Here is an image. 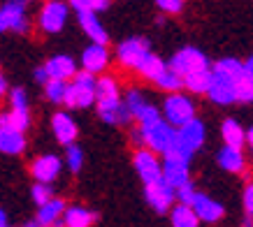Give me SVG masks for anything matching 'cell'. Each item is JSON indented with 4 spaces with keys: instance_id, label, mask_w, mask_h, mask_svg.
Listing matches in <instances>:
<instances>
[{
    "instance_id": "cell-1",
    "label": "cell",
    "mask_w": 253,
    "mask_h": 227,
    "mask_svg": "<svg viewBox=\"0 0 253 227\" xmlns=\"http://www.w3.org/2000/svg\"><path fill=\"white\" fill-rule=\"evenodd\" d=\"M0 31L26 35L31 31L28 19V0H5L0 7Z\"/></svg>"
},
{
    "instance_id": "cell-2",
    "label": "cell",
    "mask_w": 253,
    "mask_h": 227,
    "mask_svg": "<svg viewBox=\"0 0 253 227\" xmlns=\"http://www.w3.org/2000/svg\"><path fill=\"white\" fill-rule=\"evenodd\" d=\"M163 116L174 128H181V125L195 118V102L191 100V95H186L181 91L168 93V98L163 102Z\"/></svg>"
},
{
    "instance_id": "cell-3",
    "label": "cell",
    "mask_w": 253,
    "mask_h": 227,
    "mask_svg": "<svg viewBox=\"0 0 253 227\" xmlns=\"http://www.w3.org/2000/svg\"><path fill=\"white\" fill-rule=\"evenodd\" d=\"M70 14V2L65 0H46L44 5L40 7L38 14V28L46 35H56L65 28Z\"/></svg>"
},
{
    "instance_id": "cell-4",
    "label": "cell",
    "mask_w": 253,
    "mask_h": 227,
    "mask_svg": "<svg viewBox=\"0 0 253 227\" xmlns=\"http://www.w3.org/2000/svg\"><path fill=\"white\" fill-rule=\"evenodd\" d=\"M144 199L158 216H165L176 202V188L165 179H158L154 183H144Z\"/></svg>"
},
{
    "instance_id": "cell-5",
    "label": "cell",
    "mask_w": 253,
    "mask_h": 227,
    "mask_svg": "<svg viewBox=\"0 0 253 227\" xmlns=\"http://www.w3.org/2000/svg\"><path fill=\"white\" fill-rule=\"evenodd\" d=\"M168 65L174 72H179L181 76L193 75V72H200V70H211L214 65L209 63V58L205 53L195 49V46H184L176 53H172V58L168 61Z\"/></svg>"
},
{
    "instance_id": "cell-6",
    "label": "cell",
    "mask_w": 253,
    "mask_h": 227,
    "mask_svg": "<svg viewBox=\"0 0 253 227\" xmlns=\"http://www.w3.org/2000/svg\"><path fill=\"white\" fill-rule=\"evenodd\" d=\"M98 107V116L102 123L107 125H128L130 121H135V116L130 114V109L126 107L121 95H107V98L95 100Z\"/></svg>"
},
{
    "instance_id": "cell-7",
    "label": "cell",
    "mask_w": 253,
    "mask_h": 227,
    "mask_svg": "<svg viewBox=\"0 0 253 227\" xmlns=\"http://www.w3.org/2000/svg\"><path fill=\"white\" fill-rule=\"evenodd\" d=\"M151 46L144 38H128L116 46V58L126 70H139L142 63L149 58Z\"/></svg>"
},
{
    "instance_id": "cell-8",
    "label": "cell",
    "mask_w": 253,
    "mask_h": 227,
    "mask_svg": "<svg viewBox=\"0 0 253 227\" xmlns=\"http://www.w3.org/2000/svg\"><path fill=\"white\" fill-rule=\"evenodd\" d=\"M161 153L151 151L149 146H139L135 155H132V165L135 172L144 183H154L158 179H163V160L158 158Z\"/></svg>"
},
{
    "instance_id": "cell-9",
    "label": "cell",
    "mask_w": 253,
    "mask_h": 227,
    "mask_svg": "<svg viewBox=\"0 0 253 227\" xmlns=\"http://www.w3.org/2000/svg\"><path fill=\"white\" fill-rule=\"evenodd\" d=\"M174 139H176V128L169 121H165V118L144 130V146H149L151 151L161 153V155L174 144Z\"/></svg>"
},
{
    "instance_id": "cell-10",
    "label": "cell",
    "mask_w": 253,
    "mask_h": 227,
    "mask_svg": "<svg viewBox=\"0 0 253 227\" xmlns=\"http://www.w3.org/2000/svg\"><path fill=\"white\" fill-rule=\"evenodd\" d=\"M207 98L214 105H223V107L232 105V102H237V83L232 81V79H228V76L214 72L211 75V83H209Z\"/></svg>"
},
{
    "instance_id": "cell-11",
    "label": "cell",
    "mask_w": 253,
    "mask_h": 227,
    "mask_svg": "<svg viewBox=\"0 0 253 227\" xmlns=\"http://www.w3.org/2000/svg\"><path fill=\"white\" fill-rule=\"evenodd\" d=\"M61 169L63 162L54 153H44V155H40V158H35L31 162V174L40 183H54L58 179V174H61Z\"/></svg>"
},
{
    "instance_id": "cell-12",
    "label": "cell",
    "mask_w": 253,
    "mask_h": 227,
    "mask_svg": "<svg viewBox=\"0 0 253 227\" xmlns=\"http://www.w3.org/2000/svg\"><path fill=\"white\" fill-rule=\"evenodd\" d=\"M51 130H54V137L58 144L68 146V144H75V142H77L79 125L68 112H56L54 116H51Z\"/></svg>"
},
{
    "instance_id": "cell-13",
    "label": "cell",
    "mask_w": 253,
    "mask_h": 227,
    "mask_svg": "<svg viewBox=\"0 0 253 227\" xmlns=\"http://www.w3.org/2000/svg\"><path fill=\"white\" fill-rule=\"evenodd\" d=\"M193 209H195V213L200 216V220L207 223V225H216V223L225 216V209H223L221 202L211 199V197L205 195V192H195Z\"/></svg>"
},
{
    "instance_id": "cell-14",
    "label": "cell",
    "mask_w": 253,
    "mask_h": 227,
    "mask_svg": "<svg viewBox=\"0 0 253 227\" xmlns=\"http://www.w3.org/2000/svg\"><path fill=\"white\" fill-rule=\"evenodd\" d=\"M109 65V49L107 44H100V42H91L82 51V68L88 72H105Z\"/></svg>"
},
{
    "instance_id": "cell-15",
    "label": "cell",
    "mask_w": 253,
    "mask_h": 227,
    "mask_svg": "<svg viewBox=\"0 0 253 227\" xmlns=\"http://www.w3.org/2000/svg\"><path fill=\"white\" fill-rule=\"evenodd\" d=\"M216 162H218V167H221L223 172H230V174H242L246 169V158H244V153H242V149L230 146V144L218 149Z\"/></svg>"
},
{
    "instance_id": "cell-16",
    "label": "cell",
    "mask_w": 253,
    "mask_h": 227,
    "mask_svg": "<svg viewBox=\"0 0 253 227\" xmlns=\"http://www.w3.org/2000/svg\"><path fill=\"white\" fill-rule=\"evenodd\" d=\"M77 21H79V28L86 33V38L91 42H100V44H107L109 42V35L105 31L102 21H100L98 12H77Z\"/></svg>"
},
{
    "instance_id": "cell-17",
    "label": "cell",
    "mask_w": 253,
    "mask_h": 227,
    "mask_svg": "<svg viewBox=\"0 0 253 227\" xmlns=\"http://www.w3.org/2000/svg\"><path fill=\"white\" fill-rule=\"evenodd\" d=\"M98 93L95 88L88 86H79V83H68V93H65V107L68 109H88L91 105H95Z\"/></svg>"
},
{
    "instance_id": "cell-18",
    "label": "cell",
    "mask_w": 253,
    "mask_h": 227,
    "mask_svg": "<svg viewBox=\"0 0 253 227\" xmlns=\"http://www.w3.org/2000/svg\"><path fill=\"white\" fill-rule=\"evenodd\" d=\"M176 135H179V139H181V142H184L188 149H193V151L198 153L200 149H202V144H205L207 128H205V123H202L198 116H195L193 121H188L186 125H181V128L176 130Z\"/></svg>"
},
{
    "instance_id": "cell-19",
    "label": "cell",
    "mask_w": 253,
    "mask_h": 227,
    "mask_svg": "<svg viewBox=\"0 0 253 227\" xmlns=\"http://www.w3.org/2000/svg\"><path fill=\"white\" fill-rule=\"evenodd\" d=\"M0 151L5 155H19L26 151V130L0 125Z\"/></svg>"
},
{
    "instance_id": "cell-20",
    "label": "cell",
    "mask_w": 253,
    "mask_h": 227,
    "mask_svg": "<svg viewBox=\"0 0 253 227\" xmlns=\"http://www.w3.org/2000/svg\"><path fill=\"white\" fill-rule=\"evenodd\" d=\"M46 72H49V76L51 79H75V75H77V63H75V58H70V56H65V53H58V56H51L49 61L44 63Z\"/></svg>"
},
{
    "instance_id": "cell-21",
    "label": "cell",
    "mask_w": 253,
    "mask_h": 227,
    "mask_svg": "<svg viewBox=\"0 0 253 227\" xmlns=\"http://www.w3.org/2000/svg\"><path fill=\"white\" fill-rule=\"evenodd\" d=\"M163 179L172 183L174 188H181L184 183H191V167L181 160H168L163 158Z\"/></svg>"
},
{
    "instance_id": "cell-22",
    "label": "cell",
    "mask_w": 253,
    "mask_h": 227,
    "mask_svg": "<svg viewBox=\"0 0 253 227\" xmlns=\"http://www.w3.org/2000/svg\"><path fill=\"white\" fill-rule=\"evenodd\" d=\"M65 202L63 199H58V197H51L49 202H44V204L38 206V223L40 227H49V225H61V218L63 213H65Z\"/></svg>"
},
{
    "instance_id": "cell-23",
    "label": "cell",
    "mask_w": 253,
    "mask_h": 227,
    "mask_svg": "<svg viewBox=\"0 0 253 227\" xmlns=\"http://www.w3.org/2000/svg\"><path fill=\"white\" fill-rule=\"evenodd\" d=\"M169 223L172 227H198L202 220L200 216L195 213L193 204H184V202H179L169 209Z\"/></svg>"
},
{
    "instance_id": "cell-24",
    "label": "cell",
    "mask_w": 253,
    "mask_h": 227,
    "mask_svg": "<svg viewBox=\"0 0 253 227\" xmlns=\"http://www.w3.org/2000/svg\"><path fill=\"white\" fill-rule=\"evenodd\" d=\"M221 137L223 144L237 146V149H244L249 142H246V130L242 128V123L235 121V118H225L221 125Z\"/></svg>"
},
{
    "instance_id": "cell-25",
    "label": "cell",
    "mask_w": 253,
    "mask_h": 227,
    "mask_svg": "<svg viewBox=\"0 0 253 227\" xmlns=\"http://www.w3.org/2000/svg\"><path fill=\"white\" fill-rule=\"evenodd\" d=\"M93 223H95V213L84 206H68L61 220V225L65 227H91Z\"/></svg>"
},
{
    "instance_id": "cell-26",
    "label": "cell",
    "mask_w": 253,
    "mask_h": 227,
    "mask_svg": "<svg viewBox=\"0 0 253 227\" xmlns=\"http://www.w3.org/2000/svg\"><path fill=\"white\" fill-rule=\"evenodd\" d=\"M211 75H214V68L211 70H200V72H193V75L184 76V88L193 95H207L209 83H211Z\"/></svg>"
},
{
    "instance_id": "cell-27",
    "label": "cell",
    "mask_w": 253,
    "mask_h": 227,
    "mask_svg": "<svg viewBox=\"0 0 253 227\" xmlns=\"http://www.w3.org/2000/svg\"><path fill=\"white\" fill-rule=\"evenodd\" d=\"M214 72L228 76V79H232L235 83H239L242 79H244V75H246L244 63L237 61V58H221V61H216L214 63Z\"/></svg>"
},
{
    "instance_id": "cell-28",
    "label": "cell",
    "mask_w": 253,
    "mask_h": 227,
    "mask_svg": "<svg viewBox=\"0 0 253 227\" xmlns=\"http://www.w3.org/2000/svg\"><path fill=\"white\" fill-rule=\"evenodd\" d=\"M165 70H168V63L163 61L161 56H156V53H149V58L142 63V68H139L137 72L144 76L146 81H156V79H158V76H161Z\"/></svg>"
},
{
    "instance_id": "cell-29",
    "label": "cell",
    "mask_w": 253,
    "mask_h": 227,
    "mask_svg": "<svg viewBox=\"0 0 253 227\" xmlns=\"http://www.w3.org/2000/svg\"><path fill=\"white\" fill-rule=\"evenodd\" d=\"M42 88H44V98L51 105H65V93H68V81L65 79H49Z\"/></svg>"
},
{
    "instance_id": "cell-30",
    "label": "cell",
    "mask_w": 253,
    "mask_h": 227,
    "mask_svg": "<svg viewBox=\"0 0 253 227\" xmlns=\"http://www.w3.org/2000/svg\"><path fill=\"white\" fill-rule=\"evenodd\" d=\"M154 83L161 88V91L174 93V91H181V88H184V76L179 75V72H174V70L168 65V70H165V72H163V75L158 76Z\"/></svg>"
},
{
    "instance_id": "cell-31",
    "label": "cell",
    "mask_w": 253,
    "mask_h": 227,
    "mask_svg": "<svg viewBox=\"0 0 253 227\" xmlns=\"http://www.w3.org/2000/svg\"><path fill=\"white\" fill-rule=\"evenodd\" d=\"M0 125H9V128H16V130H28L31 114H28V109H12L9 114H2Z\"/></svg>"
},
{
    "instance_id": "cell-32",
    "label": "cell",
    "mask_w": 253,
    "mask_h": 227,
    "mask_svg": "<svg viewBox=\"0 0 253 227\" xmlns=\"http://www.w3.org/2000/svg\"><path fill=\"white\" fill-rule=\"evenodd\" d=\"M176 130H179V128H176ZM193 155H195V151H193V149H188V146H186L184 142L179 139V135H176L174 144H172L168 151L163 153V158H168V160H181V162H188V165H191Z\"/></svg>"
},
{
    "instance_id": "cell-33",
    "label": "cell",
    "mask_w": 253,
    "mask_h": 227,
    "mask_svg": "<svg viewBox=\"0 0 253 227\" xmlns=\"http://www.w3.org/2000/svg\"><path fill=\"white\" fill-rule=\"evenodd\" d=\"M84 165V151H82V146L77 144H68L65 146V167H68L72 174H77L79 169Z\"/></svg>"
},
{
    "instance_id": "cell-34",
    "label": "cell",
    "mask_w": 253,
    "mask_h": 227,
    "mask_svg": "<svg viewBox=\"0 0 253 227\" xmlns=\"http://www.w3.org/2000/svg\"><path fill=\"white\" fill-rule=\"evenodd\" d=\"M123 102H126V107H128L130 114L135 116V121H137V116L142 114V109L146 107V100H144V95H142L139 88H128V93L123 95Z\"/></svg>"
},
{
    "instance_id": "cell-35",
    "label": "cell",
    "mask_w": 253,
    "mask_h": 227,
    "mask_svg": "<svg viewBox=\"0 0 253 227\" xmlns=\"http://www.w3.org/2000/svg\"><path fill=\"white\" fill-rule=\"evenodd\" d=\"M70 7L75 9V12H105L109 9V2L112 0H68Z\"/></svg>"
},
{
    "instance_id": "cell-36",
    "label": "cell",
    "mask_w": 253,
    "mask_h": 227,
    "mask_svg": "<svg viewBox=\"0 0 253 227\" xmlns=\"http://www.w3.org/2000/svg\"><path fill=\"white\" fill-rule=\"evenodd\" d=\"M163 118H165V116H163V107L158 109L156 105H149V102H146V107L142 109V114L137 116V123L146 130V128H151V125H156L158 121H163Z\"/></svg>"
},
{
    "instance_id": "cell-37",
    "label": "cell",
    "mask_w": 253,
    "mask_h": 227,
    "mask_svg": "<svg viewBox=\"0 0 253 227\" xmlns=\"http://www.w3.org/2000/svg\"><path fill=\"white\" fill-rule=\"evenodd\" d=\"M95 93H98V98H107V95H121V93H119V83H116V79H114V76H109V75H100L98 76Z\"/></svg>"
},
{
    "instance_id": "cell-38",
    "label": "cell",
    "mask_w": 253,
    "mask_h": 227,
    "mask_svg": "<svg viewBox=\"0 0 253 227\" xmlns=\"http://www.w3.org/2000/svg\"><path fill=\"white\" fill-rule=\"evenodd\" d=\"M31 199L33 202H35V204H44V202H49V199H51V186H49V183H35V186H33L31 188Z\"/></svg>"
},
{
    "instance_id": "cell-39",
    "label": "cell",
    "mask_w": 253,
    "mask_h": 227,
    "mask_svg": "<svg viewBox=\"0 0 253 227\" xmlns=\"http://www.w3.org/2000/svg\"><path fill=\"white\" fill-rule=\"evenodd\" d=\"M186 0H156V7L165 12V14H179L184 9Z\"/></svg>"
},
{
    "instance_id": "cell-40",
    "label": "cell",
    "mask_w": 253,
    "mask_h": 227,
    "mask_svg": "<svg viewBox=\"0 0 253 227\" xmlns=\"http://www.w3.org/2000/svg\"><path fill=\"white\" fill-rule=\"evenodd\" d=\"M9 107L12 109H28V95L23 88H12L9 91Z\"/></svg>"
},
{
    "instance_id": "cell-41",
    "label": "cell",
    "mask_w": 253,
    "mask_h": 227,
    "mask_svg": "<svg viewBox=\"0 0 253 227\" xmlns=\"http://www.w3.org/2000/svg\"><path fill=\"white\" fill-rule=\"evenodd\" d=\"M198 190L193 188V183H184L181 188H176V202H184V204H193Z\"/></svg>"
},
{
    "instance_id": "cell-42",
    "label": "cell",
    "mask_w": 253,
    "mask_h": 227,
    "mask_svg": "<svg viewBox=\"0 0 253 227\" xmlns=\"http://www.w3.org/2000/svg\"><path fill=\"white\" fill-rule=\"evenodd\" d=\"M51 76H49V72H46L44 65H40V68H35V72H33V81L40 83V86H44L46 81H49Z\"/></svg>"
},
{
    "instance_id": "cell-43",
    "label": "cell",
    "mask_w": 253,
    "mask_h": 227,
    "mask_svg": "<svg viewBox=\"0 0 253 227\" xmlns=\"http://www.w3.org/2000/svg\"><path fill=\"white\" fill-rule=\"evenodd\" d=\"M244 209H246V213L253 216V183H246V188H244Z\"/></svg>"
},
{
    "instance_id": "cell-44",
    "label": "cell",
    "mask_w": 253,
    "mask_h": 227,
    "mask_svg": "<svg viewBox=\"0 0 253 227\" xmlns=\"http://www.w3.org/2000/svg\"><path fill=\"white\" fill-rule=\"evenodd\" d=\"M130 142L137 146V149H139V146H144V130H142V125L130 130Z\"/></svg>"
},
{
    "instance_id": "cell-45",
    "label": "cell",
    "mask_w": 253,
    "mask_h": 227,
    "mask_svg": "<svg viewBox=\"0 0 253 227\" xmlns=\"http://www.w3.org/2000/svg\"><path fill=\"white\" fill-rule=\"evenodd\" d=\"M244 70H246V79H251L253 81V56H249L244 61Z\"/></svg>"
},
{
    "instance_id": "cell-46",
    "label": "cell",
    "mask_w": 253,
    "mask_h": 227,
    "mask_svg": "<svg viewBox=\"0 0 253 227\" xmlns=\"http://www.w3.org/2000/svg\"><path fill=\"white\" fill-rule=\"evenodd\" d=\"M0 225H2V227L9 225V218H7V213H5V211H0Z\"/></svg>"
},
{
    "instance_id": "cell-47",
    "label": "cell",
    "mask_w": 253,
    "mask_h": 227,
    "mask_svg": "<svg viewBox=\"0 0 253 227\" xmlns=\"http://www.w3.org/2000/svg\"><path fill=\"white\" fill-rule=\"evenodd\" d=\"M246 142H249V146H251V151H253V128H249V132H246Z\"/></svg>"
},
{
    "instance_id": "cell-48",
    "label": "cell",
    "mask_w": 253,
    "mask_h": 227,
    "mask_svg": "<svg viewBox=\"0 0 253 227\" xmlns=\"http://www.w3.org/2000/svg\"><path fill=\"white\" fill-rule=\"evenodd\" d=\"M0 93H7V81H5V76H0Z\"/></svg>"
}]
</instances>
